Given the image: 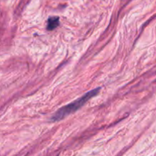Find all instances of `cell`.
<instances>
[{
	"label": "cell",
	"instance_id": "obj_1",
	"mask_svg": "<svg viewBox=\"0 0 156 156\" xmlns=\"http://www.w3.org/2000/svg\"><path fill=\"white\" fill-rule=\"evenodd\" d=\"M99 91H100V88H95V89H93L92 91H90L88 92H87L85 95H83L82 97H81L80 98L77 99L75 101L72 102V103L69 104V105H66V106L62 107L60 109L58 110L56 113L54 114V115L52 117L51 120L53 122L59 121L62 119H63L64 117H66V116L69 115L70 114H73L75 111H76L77 110H79V108H82L88 100L93 98L94 96H95L96 94H98Z\"/></svg>",
	"mask_w": 156,
	"mask_h": 156
},
{
	"label": "cell",
	"instance_id": "obj_2",
	"mask_svg": "<svg viewBox=\"0 0 156 156\" xmlns=\"http://www.w3.org/2000/svg\"><path fill=\"white\" fill-rule=\"evenodd\" d=\"M59 17H50L47 21V29L48 30H53L59 26Z\"/></svg>",
	"mask_w": 156,
	"mask_h": 156
}]
</instances>
